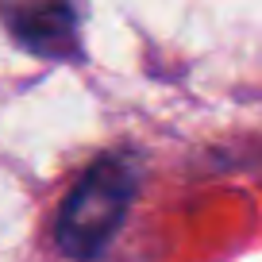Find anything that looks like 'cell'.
Here are the masks:
<instances>
[{"label":"cell","instance_id":"obj_2","mask_svg":"<svg viewBox=\"0 0 262 262\" xmlns=\"http://www.w3.org/2000/svg\"><path fill=\"white\" fill-rule=\"evenodd\" d=\"M0 19L8 24L12 39L31 54L70 62L81 54L77 47V12L70 4H4Z\"/></svg>","mask_w":262,"mask_h":262},{"label":"cell","instance_id":"obj_1","mask_svg":"<svg viewBox=\"0 0 262 262\" xmlns=\"http://www.w3.org/2000/svg\"><path fill=\"white\" fill-rule=\"evenodd\" d=\"M135 196V170L127 158L104 155L77 178L54 224V239L70 258H97L120 231Z\"/></svg>","mask_w":262,"mask_h":262}]
</instances>
